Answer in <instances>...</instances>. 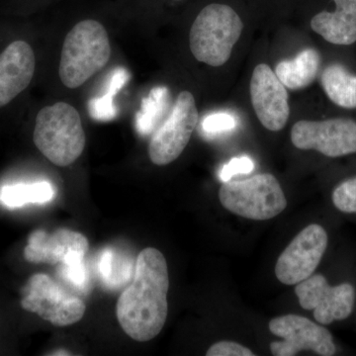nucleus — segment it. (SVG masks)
<instances>
[{"instance_id":"nucleus-26","label":"nucleus","mask_w":356,"mask_h":356,"mask_svg":"<svg viewBox=\"0 0 356 356\" xmlns=\"http://www.w3.org/2000/svg\"><path fill=\"white\" fill-rule=\"evenodd\" d=\"M113 252L110 250H104L102 257H100V275H102L103 281L106 284H108L109 286L111 284L112 280H113Z\"/></svg>"},{"instance_id":"nucleus-16","label":"nucleus","mask_w":356,"mask_h":356,"mask_svg":"<svg viewBox=\"0 0 356 356\" xmlns=\"http://www.w3.org/2000/svg\"><path fill=\"white\" fill-rule=\"evenodd\" d=\"M321 67V56L315 49L300 51L293 60H282L275 67V74L285 88L298 90L315 81Z\"/></svg>"},{"instance_id":"nucleus-20","label":"nucleus","mask_w":356,"mask_h":356,"mask_svg":"<svg viewBox=\"0 0 356 356\" xmlns=\"http://www.w3.org/2000/svg\"><path fill=\"white\" fill-rule=\"evenodd\" d=\"M127 79L128 72L125 70H115L106 95L89 102V112L93 119L98 121H108L116 116V109L113 105L114 95L126 83Z\"/></svg>"},{"instance_id":"nucleus-7","label":"nucleus","mask_w":356,"mask_h":356,"mask_svg":"<svg viewBox=\"0 0 356 356\" xmlns=\"http://www.w3.org/2000/svg\"><path fill=\"white\" fill-rule=\"evenodd\" d=\"M23 293L21 307L56 327L76 324L86 313L83 300L65 291L46 274L33 275Z\"/></svg>"},{"instance_id":"nucleus-19","label":"nucleus","mask_w":356,"mask_h":356,"mask_svg":"<svg viewBox=\"0 0 356 356\" xmlns=\"http://www.w3.org/2000/svg\"><path fill=\"white\" fill-rule=\"evenodd\" d=\"M170 95L166 88H156L144 99L142 108L137 115V129L140 135L153 134L161 125V118L168 108Z\"/></svg>"},{"instance_id":"nucleus-4","label":"nucleus","mask_w":356,"mask_h":356,"mask_svg":"<svg viewBox=\"0 0 356 356\" xmlns=\"http://www.w3.org/2000/svg\"><path fill=\"white\" fill-rule=\"evenodd\" d=\"M243 29V21L232 7L220 3L204 7L189 33L192 55L198 62L221 67L231 58Z\"/></svg>"},{"instance_id":"nucleus-12","label":"nucleus","mask_w":356,"mask_h":356,"mask_svg":"<svg viewBox=\"0 0 356 356\" xmlns=\"http://www.w3.org/2000/svg\"><path fill=\"white\" fill-rule=\"evenodd\" d=\"M250 100L257 118L267 130H282L289 119L288 92L269 65H257L250 79Z\"/></svg>"},{"instance_id":"nucleus-2","label":"nucleus","mask_w":356,"mask_h":356,"mask_svg":"<svg viewBox=\"0 0 356 356\" xmlns=\"http://www.w3.org/2000/svg\"><path fill=\"white\" fill-rule=\"evenodd\" d=\"M110 57L111 47L104 26L95 20L81 21L65 37L58 76L65 88H79L102 70Z\"/></svg>"},{"instance_id":"nucleus-28","label":"nucleus","mask_w":356,"mask_h":356,"mask_svg":"<svg viewBox=\"0 0 356 356\" xmlns=\"http://www.w3.org/2000/svg\"><path fill=\"white\" fill-rule=\"evenodd\" d=\"M177 1H179V0H177Z\"/></svg>"},{"instance_id":"nucleus-25","label":"nucleus","mask_w":356,"mask_h":356,"mask_svg":"<svg viewBox=\"0 0 356 356\" xmlns=\"http://www.w3.org/2000/svg\"><path fill=\"white\" fill-rule=\"evenodd\" d=\"M63 276L76 287H84L86 283V268L83 261L74 264H62Z\"/></svg>"},{"instance_id":"nucleus-8","label":"nucleus","mask_w":356,"mask_h":356,"mask_svg":"<svg viewBox=\"0 0 356 356\" xmlns=\"http://www.w3.org/2000/svg\"><path fill=\"white\" fill-rule=\"evenodd\" d=\"M269 331L282 339L270 344L275 356H294L303 350L332 356L337 351L331 332L302 316L288 314L274 318L269 323Z\"/></svg>"},{"instance_id":"nucleus-1","label":"nucleus","mask_w":356,"mask_h":356,"mask_svg":"<svg viewBox=\"0 0 356 356\" xmlns=\"http://www.w3.org/2000/svg\"><path fill=\"white\" fill-rule=\"evenodd\" d=\"M168 288L165 255L156 248H145L138 255L132 283L122 293L116 306L119 324L131 339L146 343L163 329Z\"/></svg>"},{"instance_id":"nucleus-5","label":"nucleus","mask_w":356,"mask_h":356,"mask_svg":"<svg viewBox=\"0 0 356 356\" xmlns=\"http://www.w3.org/2000/svg\"><path fill=\"white\" fill-rule=\"evenodd\" d=\"M222 207L255 221H266L286 209L287 200L280 182L270 173L224 182L219 191Z\"/></svg>"},{"instance_id":"nucleus-11","label":"nucleus","mask_w":356,"mask_h":356,"mask_svg":"<svg viewBox=\"0 0 356 356\" xmlns=\"http://www.w3.org/2000/svg\"><path fill=\"white\" fill-rule=\"evenodd\" d=\"M329 243L322 226L312 224L293 238L278 257L275 275L285 285H297L310 277L318 268Z\"/></svg>"},{"instance_id":"nucleus-22","label":"nucleus","mask_w":356,"mask_h":356,"mask_svg":"<svg viewBox=\"0 0 356 356\" xmlns=\"http://www.w3.org/2000/svg\"><path fill=\"white\" fill-rule=\"evenodd\" d=\"M236 127V121L233 115L229 113H214L204 119L202 128L204 132L209 135H218L229 132Z\"/></svg>"},{"instance_id":"nucleus-13","label":"nucleus","mask_w":356,"mask_h":356,"mask_svg":"<svg viewBox=\"0 0 356 356\" xmlns=\"http://www.w3.org/2000/svg\"><path fill=\"white\" fill-rule=\"evenodd\" d=\"M36 69L34 51L25 41H14L0 55V108L31 83Z\"/></svg>"},{"instance_id":"nucleus-21","label":"nucleus","mask_w":356,"mask_h":356,"mask_svg":"<svg viewBox=\"0 0 356 356\" xmlns=\"http://www.w3.org/2000/svg\"><path fill=\"white\" fill-rule=\"evenodd\" d=\"M332 200L341 212L356 214V177L337 185L332 191Z\"/></svg>"},{"instance_id":"nucleus-6","label":"nucleus","mask_w":356,"mask_h":356,"mask_svg":"<svg viewBox=\"0 0 356 356\" xmlns=\"http://www.w3.org/2000/svg\"><path fill=\"white\" fill-rule=\"evenodd\" d=\"M198 123L195 98L189 91L178 95L172 111L152 134L149 156L156 165H170L184 153Z\"/></svg>"},{"instance_id":"nucleus-18","label":"nucleus","mask_w":356,"mask_h":356,"mask_svg":"<svg viewBox=\"0 0 356 356\" xmlns=\"http://www.w3.org/2000/svg\"><path fill=\"white\" fill-rule=\"evenodd\" d=\"M54 197V187L47 181L6 185L0 189V202L9 208L22 207L29 203L50 202Z\"/></svg>"},{"instance_id":"nucleus-17","label":"nucleus","mask_w":356,"mask_h":356,"mask_svg":"<svg viewBox=\"0 0 356 356\" xmlns=\"http://www.w3.org/2000/svg\"><path fill=\"white\" fill-rule=\"evenodd\" d=\"M321 84L332 103L346 109L356 108V76L341 65L325 67L321 76Z\"/></svg>"},{"instance_id":"nucleus-24","label":"nucleus","mask_w":356,"mask_h":356,"mask_svg":"<svg viewBox=\"0 0 356 356\" xmlns=\"http://www.w3.org/2000/svg\"><path fill=\"white\" fill-rule=\"evenodd\" d=\"M207 356H254L250 348L235 341H222L213 344L208 350Z\"/></svg>"},{"instance_id":"nucleus-10","label":"nucleus","mask_w":356,"mask_h":356,"mask_svg":"<svg viewBox=\"0 0 356 356\" xmlns=\"http://www.w3.org/2000/svg\"><path fill=\"white\" fill-rule=\"evenodd\" d=\"M300 305L313 310L318 324L330 325L343 321L353 313L355 303V288L350 283L331 286L322 274H313L295 288Z\"/></svg>"},{"instance_id":"nucleus-14","label":"nucleus","mask_w":356,"mask_h":356,"mask_svg":"<svg viewBox=\"0 0 356 356\" xmlns=\"http://www.w3.org/2000/svg\"><path fill=\"white\" fill-rule=\"evenodd\" d=\"M89 243L83 234L58 229L53 234L42 229L33 232L24 250L26 261L32 264H62L72 252H88Z\"/></svg>"},{"instance_id":"nucleus-23","label":"nucleus","mask_w":356,"mask_h":356,"mask_svg":"<svg viewBox=\"0 0 356 356\" xmlns=\"http://www.w3.org/2000/svg\"><path fill=\"white\" fill-rule=\"evenodd\" d=\"M254 163L248 156H243L232 159L227 165L222 168L220 178L222 182L229 181L238 175H248L254 170Z\"/></svg>"},{"instance_id":"nucleus-9","label":"nucleus","mask_w":356,"mask_h":356,"mask_svg":"<svg viewBox=\"0 0 356 356\" xmlns=\"http://www.w3.org/2000/svg\"><path fill=\"white\" fill-rule=\"evenodd\" d=\"M291 140L299 149H314L329 158L356 154V122L350 118L301 120L293 126Z\"/></svg>"},{"instance_id":"nucleus-27","label":"nucleus","mask_w":356,"mask_h":356,"mask_svg":"<svg viewBox=\"0 0 356 356\" xmlns=\"http://www.w3.org/2000/svg\"><path fill=\"white\" fill-rule=\"evenodd\" d=\"M70 353H67V351L65 350H58L55 351V353H53V355H70Z\"/></svg>"},{"instance_id":"nucleus-15","label":"nucleus","mask_w":356,"mask_h":356,"mask_svg":"<svg viewBox=\"0 0 356 356\" xmlns=\"http://www.w3.org/2000/svg\"><path fill=\"white\" fill-rule=\"evenodd\" d=\"M334 13L322 11L311 20L314 32L325 41L339 46H350L356 42V0H334Z\"/></svg>"},{"instance_id":"nucleus-3","label":"nucleus","mask_w":356,"mask_h":356,"mask_svg":"<svg viewBox=\"0 0 356 356\" xmlns=\"http://www.w3.org/2000/svg\"><path fill=\"white\" fill-rule=\"evenodd\" d=\"M33 140L54 165H72L83 153L86 142L79 112L65 102L44 107L37 115Z\"/></svg>"}]
</instances>
